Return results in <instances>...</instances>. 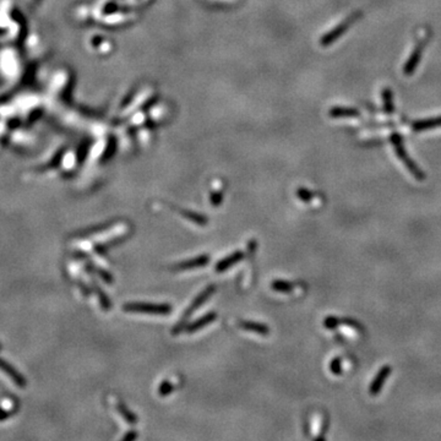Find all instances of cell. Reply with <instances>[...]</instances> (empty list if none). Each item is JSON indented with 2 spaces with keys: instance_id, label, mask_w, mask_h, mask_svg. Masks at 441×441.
Listing matches in <instances>:
<instances>
[{
  "instance_id": "13",
  "label": "cell",
  "mask_w": 441,
  "mask_h": 441,
  "mask_svg": "<svg viewBox=\"0 0 441 441\" xmlns=\"http://www.w3.org/2000/svg\"><path fill=\"white\" fill-rule=\"evenodd\" d=\"M117 408H118V410H119L120 414H122V417L124 418L125 420H126V423H130V424H135V423L137 422L136 415H135L134 413H132L131 410H129V408L125 407V406L123 405V403H118Z\"/></svg>"
},
{
  "instance_id": "17",
  "label": "cell",
  "mask_w": 441,
  "mask_h": 441,
  "mask_svg": "<svg viewBox=\"0 0 441 441\" xmlns=\"http://www.w3.org/2000/svg\"><path fill=\"white\" fill-rule=\"evenodd\" d=\"M137 438V434L135 432H131V433H127L126 435H125L124 438H123V440L124 441H131V440H135Z\"/></svg>"
},
{
  "instance_id": "12",
  "label": "cell",
  "mask_w": 441,
  "mask_h": 441,
  "mask_svg": "<svg viewBox=\"0 0 441 441\" xmlns=\"http://www.w3.org/2000/svg\"><path fill=\"white\" fill-rule=\"evenodd\" d=\"M182 215L187 220H191V222L196 223V224H200V225H205V224H207V222H209L207 217L202 216V215H200V214H196V212L182 211Z\"/></svg>"
},
{
  "instance_id": "6",
  "label": "cell",
  "mask_w": 441,
  "mask_h": 441,
  "mask_svg": "<svg viewBox=\"0 0 441 441\" xmlns=\"http://www.w3.org/2000/svg\"><path fill=\"white\" fill-rule=\"evenodd\" d=\"M441 126V115L437 118H429V119L424 120H415L412 123V129L413 131L420 132L425 131V130L435 129V127Z\"/></svg>"
},
{
  "instance_id": "7",
  "label": "cell",
  "mask_w": 441,
  "mask_h": 441,
  "mask_svg": "<svg viewBox=\"0 0 441 441\" xmlns=\"http://www.w3.org/2000/svg\"><path fill=\"white\" fill-rule=\"evenodd\" d=\"M216 319H217L216 313H209V314H206L205 316L200 317V319L196 320V321L191 322V324H189L188 326H185L184 330H185V332L192 333V332H195V331L204 329L205 326H207L209 324H211V322Z\"/></svg>"
},
{
  "instance_id": "10",
  "label": "cell",
  "mask_w": 441,
  "mask_h": 441,
  "mask_svg": "<svg viewBox=\"0 0 441 441\" xmlns=\"http://www.w3.org/2000/svg\"><path fill=\"white\" fill-rule=\"evenodd\" d=\"M360 16V12H357V14H354V15H352V16L349 17V19H347V21L345 22V24H342V25H340V26L337 27V29L335 30V31L332 32V33L331 34H329V36H327V39H326V42H331V41H335V38H337L338 36H340V34H342L343 32H346V30L348 29V27L350 26V25L353 24V22L355 21V20L358 19V17Z\"/></svg>"
},
{
  "instance_id": "3",
  "label": "cell",
  "mask_w": 441,
  "mask_h": 441,
  "mask_svg": "<svg viewBox=\"0 0 441 441\" xmlns=\"http://www.w3.org/2000/svg\"><path fill=\"white\" fill-rule=\"evenodd\" d=\"M427 43H428V38H423V39H420V41L417 43V46L414 47L412 54L410 55L408 60L406 62L405 67H403V74H405L406 76H410V75L415 71V69H417L418 64H419V62H420V59H422L423 52H424Z\"/></svg>"
},
{
  "instance_id": "4",
  "label": "cell",
  "mask_w": 441,
  "mask_h": 441,
  "mask_svg": "<svg viewBox=\"0 0 441 441\" xmlns=\"http://www.w3.org/2000/svg\"><path fill=\"white\" fill-rule=\"evenodd\" d=\"M215 289H216V288H215V285H209V287H207V288H205V289L202 290V292L200 293V294L197 295V297L195 298L194 300H192L191 304H190V307L188 308L187 310H185L184 315H183V320H182V322H180V324H183V321H184L185 319H188V317H189L190 315H191L192 313L195 312V310L199 309V308L201 307V305L204 304V303L206 302V300L209 299V298L211 297L212 294H214Z\"/></svg>"
},
{
  "instance_id": "2",
  "label": "cell",
  "mask_w": 441,
  "mask_h": 441,
  "mask_svg": "<svg viewBox=\"0 0 441 441\" xmlns=\"http://www.w3.org/2000/svg\"><path fill=\"white\" fill-rule=\"evenodd\" d=\"M390 140H391V144H392L393 147H395V151H396V154H397V156L400 157L401 161L405 162L408 169H410V172L414 173L418 178H420V175L423 177V173L419 172V169H418L414 162H413L412 159L408 157L407 152H406V150H405V145H403L402 136H401L400 134H397V132H395V134L391 135Z\"/></svg>"
},
{
  "instance_id": "11",
  "label": "cell",
  "mask_w": 441,
  "mask_h": 441,
  "mask_svg": "<svg viewBox=\"0 0 441 441\" xmlns=\"http://www.w3.org/2000/svg\"><path fill=\"white\" fill-rule=\"evenodd\" d=\"M382 102H384V110L386 114H392L395 112V103H393V92L390 87H385L382 90Z\"/></svg>"
},
{
  "instance_id": "9",
  "label": "cell",
  "mask_w": 441,
  "mask_h": 441,
  "mask_svg": "<svg viewBox=\"0 0 441 441\" xmlns=\"http://www.w3.org/2000/svg\"><path fill=\"white\" fill-rule=\"evenodd\" d=\"M239 327H242L243 330L250 331V332H255L257 335L261 336H267L270 333L269 326H266L265 324H260V322L255 321H239Z\"/></svg>"
},
{
  "instance_id": "1",
  "label": "cell",
  "mask_w": 441,
  "mask_h": 441,
  "mask_svg": "<svg viewBox=\"0 0 441 441\" xmlns=\"http://www.w3.org/2000/svg\"><path fill=\"white\" fill-rule=\"evenodd\" d=\"M125 312L145 313L154 315H167L172 312V307L168 304H151V303H127L123 307Z\"/></svg>"
},
{
  "instance_id": "15",
  "label": "cell",
  "mask_w": 441,
  "mask_h": 441,
  "mask_svg": "<svg viewBox=\"0 0 441 441\" xmlns=\"http://www.w3.org/2000/svg\"><path fill=\"white\" fill-rule=\"evenodd\" d=\"M332 114L336 117H358L360 113L355 108H337L333 110Z\"/></svg>"
},
{
  "instance_id": "5",
  "label": "cell",
  "mask_w": 441,
  "mask_h": 441,
  "mask_svg": "<svg viewBox=\"0 0 441 441\" xmlns=\"http://www.w3.org/2000/svg\"><path fill=\"white\" fill-rule=\"evenodd\" d=\"M210 257L207 255H201V256L194 257V259L187 260V261H183L180 264H177L174 266V270L178 271H184V270H192L197 269V267H204L206 266V264H209Z\"/></svg>"
},
{
  "instance_id": "8",
  "label": "cell",
  "mask_w": 441,
  "mask_h": 441,
  "mask_svg": "<svg viewBox=\"0 0 441 441\" xmlns=\"http://www.w3.org/2000/svg\"><path fill=\"white\" fill-rule=\"evenodd\" d=\"M243 257H244V252H233L232 255H229V256L225 257V259L220 260L219 264L216 265V271L217 272H224L225 270L230 269L233 265H235L237 262H239Z\"/></svg>"
},
{
  "instance_id": "16",
  "label": "cell",
  "mask_w": 441,
  "mask_h": 441,
  "mask_svg": "<svg viewBox=\"0 0 441 441\" xmlns=\"http://www.w3.org/2000/svg\"><path fill=\"white\" fill-rule=\"evenodd\" d=\"M173 388H174V386H173L172 382H170V381H163L161 385H159V388H158L159 396L164 397V396L170 395V392H172V391H173Z\"/></svg>"
},
{
  "instance_id": "14",
  "label": "cell",
  "mask_w": 441,
  "mask_h": 441,
  "mask_svg": "<svg viewBox=\"0 0 441 441\" xmlns=\"http://www.w3.org/2000/svg\"><path fill=\"white\" fill-rule=\"evenodd\" d=\"M293 287H294V285H293L292 283L287 282V281H282V280L274 281V282L271 283L272 289L276 290V292H278V293H288L293 289Z\"/></svg>"
}]
</instances>
